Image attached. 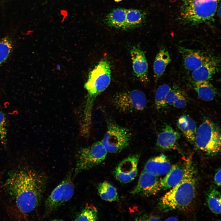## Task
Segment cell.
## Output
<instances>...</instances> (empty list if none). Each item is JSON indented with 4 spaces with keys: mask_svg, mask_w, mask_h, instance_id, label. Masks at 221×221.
Instances as JSON below:
<instances>
[{
    "mask_svg": "<svg viewBox=\"0 0 221 221\" xmlns=\"http://www.w3.org/2000/svg\"><path fill=\"white\" fill-rule=\"evenodd\" d=\"M13 48L12 41L10 37H6L0 40V67L9 58Z\"/></svg>",
    "mask_w": 221,
    "mask_h": 221,
    "instance_id": "obj_27",
    "label": "cell"
},
{
    "mask_svg": "<svg viewBox=\"0 0 221 221\" xmlns=\"http://www.w3.org/2000/svg\"><path fill=\"white\" fill-rule=\"evenodd\" d=\"M98 219V212L96 208L91 205L87 206L75 219L76 221H96Z\"/></svg>",
    "mask_w": 221,
    "mask_h": 221,
    "instance_id": "obj_28",
    "label": "cell"
},
{
    "mask_svg": "<svg viewBox=\"0 0 221 221\" xmlns=\"http://www.w3.org/2000/svg\"><path fill=\"white\" fill-rule=\"evenodd\" d=\"M46 183L44 176L32 169L24 168L11 173L6 184L17 210L25 215L38 206Z\"/></svg>",
    "mask_w": 221,
    "mask_h": 221,
    "instance_id": "obj_1",
    "label": "cell"
},
{
    "mask_svg": "<svg viewBox=\"0 0 221 221\" xmlns=\"http://www.w3.org/2000/svg\"><path fill=\"white\" fill-rule=\"evenodd\" d=\"M138 155L130 156L122 160L114 171L116 178L120 182L126 183L131 181L138 173Z\"/></svg>",
    "mask_w": 221,
    "mask_h": 221,
    "instance_id": "obj_11",
    "label": "cell"
},
{
    "mask_svg": "<svg viewBox=\"0 0 221 221\" xmlns=\"http://www.w3.org/2000/svg\"><path fill=\"white\" fill-rule=\"evenodd\" d=\"M97 189L100 197L104 200L111 202L116 201L118 199L116 188L108 182L100 183L98 184Z\"/></svg>",
    "mask_w": 221,
    "mask_h": 221,
    "instance_id": "obj_23",
    "label": "cell"
},
{
    "mask_svg": "<svg viewBox=\"0 0 221 221\" xmlns=\"http://www.w3.org/2000/svg\"><path fill=\"white\" fill-rule=\"evenodd\" d=\"M180 134L171 126L166 124L159 133L157 145L163 150H169L175 147Z\"/></svg>",
    "mask_w": 221,
    "mask_h": 221,
    "instance_id": "obj_14",
    "label": "cell"
},
{
    "mask_svg": "<svg viewBox=\"0 0 221 221\" xmlns=\"http://www.w3.org/2000/svg\"><path fill=\"white\" fill-rule=\"evenodd\" d=\"M107 153L101 141L81 149L77 155L75 176L100 164L105 159Z\"/></svg>",
    "mask_w": 221,
    "mask_h": 221,
    "instance_id": "obj_6",
    "label": "cell"
},
{
    "mask_svg": "<svg viewBox=\"0 0 221 221\" xmlns=\"http://www.w3.org/2000/svg\"><path fill=\"white\" fill-rule=\"evenodd\" d=\"M157 176L144 170L141 174L137 185L130 193L145 196L156 194L161 189L160 181Z\"/></svg>",
    "mask_w": 221,
    "mask_h": 221,
    "instance_id": "obj_10",
    "label": "cell"
},
{
    "mask_svg": "<svg viewBox=\"0 0 221 221\" xmlns=\"http://www.w3.org/2000/svg\"></svg>",
    "mask_w": 221,
    "mask_h": 221,
    "instance_id": "obj_36",
    "label": "cell"
},
{
    "mask_svg": "<svg viewBox=\"0 0 221 221\" xmlns=\"http://www.w3.org/2000/svg\"><path fill=\"white\" fill-rule=\"evenodd\" d=\"M7 135L6 118L4 114L0 111V143L3 145H6Z\"/></svg>",
    "mask_w": 221,
    "mask_h": 221,
    "instance_id": "obj_29",
    "label": "cell"
},
{
    "mask_svg": "<svg viewBox=\"0 0 221 221\" xmlns=\"http://www.w3.org/2000/svg\"><path fill=\"white\" fill-rule=\"evenodd\" d=\"M130 54L135 76L142 83H146L148 81V66L144 52L140 48L134 46L130 50Z\"/></svg>",
    "mask_w": 221,
    "mask_h": 221,
    "instance_id": "obj_12",
    "label": "cell"
},
{
    "mask_svg": "<svg viewBox=\"0 0 221 221\" xmlns=\"http://www.w3.org/2000/svg\"></svg>",
    "mask_w": 221,
    "mask_h": 221,
    "instance_id": "obj_35",
    "label": "cell"
},
{
    "mask_svg": "<svg viewBox=\"0 0 221 221\" xmlns=\"http://www.w3.org/2000/svg\"><path fill=\"white\" fill-rule=\"evenodd\" d=\"M171 89L170 86L167 84L161 85L158 88L155 96V104L157 109H161L166 105V98Z\"/></svg>",
    "mask_w": 221,
    "mask_h": 221,
    "instance_id": "obj_26",
    "label": "cell"
},
{
    "mask_svg": "<svg viewBox=\"0 0 221 221\" xmlns=\"http://www.w3.org/2000/svg\"><path fill=\"white\" fill-rule=\"evenodd\" d=\"M131 134L127 128L114 123L108 125L107 130L101 141L107 152H119L129 145Z\"/></svg>",
    "mask_w": 221,
    "mask_h": 221,
    "instance_id": "obj_7",
    "label": "cell"
},
{
    "mask_svg": "<svg viewBox=\"0 0 221 221\" xmlns=\"http://www.w3.org/2000/svg\"><path fill=\"white\" fill-rule=\"evenodd\" d=\"M218 13H219V15L220 16V14H221V9H220V6L219 7V10H218Z\"/></svg>",
    "mask_w": 221,
    "mask_h": 221,
    "instance_id": "obj_33",
    "label": "cell"
},
{
    "mask_svg": "<svg viewBox=\"0 0 221 221\" xmlns=\"http://www.w3.org/2000/svg\"><path fill=\"white\" fill-rule=\"evenodd\" d=\"M111 70L109 61L101 60L89 74L84 85L87 93L81 118V124L83 126L91 125V112L93 103L97 96L109 85Z\"/></svg>",
    "mask_w": 221,
    "mask_h": 221,
    "instance_id": "obj_3",
    "label": "cell"
},
{
    "mask_svg": "<svg viewBox=\"0 0 221 221\" xmlns=\"http://www.w3.org/2000/svg\"><path fill=\"white\" fill-rule=\"evenodd\" d=\"M74 191L73 184L69 176L67 177L52 191L45 203V214L49 215L69 200Z\"/></svg>",
    "mask_w": 221,
    "mask_h": 221,
    "instance_id": "obj_9",
    "label": "cell"
},
{
    "mask_svg": "<svg viewBox=\"0 0 221 221\" xmlns=\"http://www.w3.org/2000/svg\"><path fill=\"white\" fill-rule=\"evenodd\" d=\"M166 104L173 106L178 108L184 107L187 101L185 97L179 90L176 89H171L165 99Z\"/></svg>",
    "mask_w": 221,
    "mask_h": 221,
    "instance_id": "obj_24",
    "label": "cell"
},
{
    "mask_svg": "<svg viewBox=\"0 0 221 221\" xmlns=\"http://www.w3.org/2000/svg\"><path fill=\"white\" fill-rule=\"evenodd\" d=\"M219 62L216 59L209 57L200 66L192 72L194 81H209L218 71Z\"/></svg>",
    "mask_w": 221,
    "mask_h": 221,
    "instance_id": "obj_15",
    "label": "cell"
},
{
    "mask_svg": "<svg viewBox=\"0 0 221 221\" xmlns=\"http://www.w3.org/2000/svg\"><path fill=\"white\" fill-rule=\"evenodd\" d=\"M122 0H114L115 2H119Z\"/></svg>",
    "mask_w": 221,
    "mask_h": 221,
    "instance_id": "obj_34",
    "label": "cell"
},
{
    "mask_svg": "<svg viewBox=\"0 0 221 221\" xmlns=\"http://www.w3.org/2000/svg\"><path fill=\"white\" fill-rule=\"evenodd\" d=\"M219 0H184L180 11L182 20L187 23L197 25L213 19Z\"/></svg>",
    "mask_w": 221,
    "mask_h": 221,
    "instance_id": "obj_4",
    "label": "cell"
},
{
    "mask_svg": "<svg viewBox=\"0 0 221 221\" xmlns=\"http://www.w3.org/2000/svg\"><path fill=\"white\" fill-rule=\"evenodd\" d=\"M177 124L187 139L192 144L195 143L197 128L194 120L187 115H183L178 119Z\"/></svg>",
    "mask_w": 221,
    "mask_h": 221,
    "instance_id": "obj_21",
    "label": "cell"
},
{
    "mask_svg": "<svg viewBox=\"0 0 221 221\" xmlns=\"http://www.w3.org/2000/svg\"><path fill=\"white\" fill-rule=\"evenodd\" d=\"M138 220L148 221H159L161 220L158 217L153 215H144L140 217Z\"/></svg>",
    "mask_w": 221,
    "mask_h": 221,
    "instance_id": "obj_30",
    "label": "cell"
},
{
    "mask_svg": "<svg viewBox=\"0 0 221 221\" xmlns=\"http://www.w3.org/2000/svg\"><path fill=\"white\" fill-rule=\"evenodd\" d=\"M194 88L199 98L206 101H211L216 97L217 91L209 81H194Z\"/></svg>",
    "mask_w": 221,
    "mask_h": 221,
    "instance_id": "obj_22",
    "label": "cell"
},
{
    "mask_svg": "<svg viewBox=\"0 0 221 221\" xmlns=\"http://www.w3.org/2000/svg\"><path fill=\"white\" fill-rule=\"evenodd\" d=\"M171 61L168 51L165 47L161 48L155 58L153 65L154 73L157 80L163 75Z\"/></svg>",
    "mask_w": 221,
    "mask_h": 221,
    "instance_id": "obj_20",
    "label": "cell"
},
{
    "mask_svg": "<svg viewBox=\"0 0 221 221\" xmlns=\"http://www.w3.org/2000/svg\"><path fill=\"white\" fill-rule=\"evenodd\" d=\"M113 105L122 112H133L144 110L147 104L144 93L138 90L120 92L115 95L112 99Z\"/></svg>",
    "mask_w": 221,
    "mask_h": 221,
    "instance_id": "obj_8",
    "label": "cell"
},
{
    "mask_svg": "<svg viewBox=\"0 0 221 221\" xmlns=\"http://www.w3.org/2000/svg\"><path fill=\"white\" fill-rule=\"evenodd\" d=\"M219 126L206 119L197 129L195 144L200 150L210 155H215L221 149V133Z\"/></svg>",
    "mask_w": 221,
    "mask_h": 221,
    "instance_id": "obj_5",
    "label": "cell"
},
{
    "mask_svg": "<svg viewBox=\"0 0 221 221\" xmlns=\"http://www.w3.org/2000/svg\"><path fill=\"white\" fill-rule=\"evenodd\" d=\"M172 166L166 157L161 154L149 160L145 164L144 170L157 176L167 174Z\"/></svg>",
    "mask_w": 221,
    "mask_h": 221,
    "instance_id": "obj_16",
    "label": "cell"
},
{
    "mask_svg": "<svg viewBox=\"0 0 221 221\" xmlns=\"http://www.w3.org/2000/svg\"><path fill=\"white\" fill-rule=\"evenodd\" d=\"M127 10L123 8H117L113 10L104 17V23L109 27L124 30Z\"/></svg>",
    "mask_w": 221,
    "mask_h": 221,
    "instance_id": "obj_18",
    "label": "cell"
},
{
    "mask_svg": "<svg viewBox=\"0 0 221 221\" xmlns=\"http://www.w3.org/2000/svg\"><path fill=\"white\" fill-rule=\"evenodd\" d=\"M179 50L183 58L185 67L192 72L200 66L209 57L199 50L182 47H180Z\"/></svg>",
    "mask_w": 221,
    "mask_h": 221,
    "instance_id": "obj_13",
    "label": "cell"
},
{
    "mask_svg": "<svg viewBox=\"0 0 221 221\" xmlns=\"http://www.w3.org/2000/svg\"><path fill=\"white\" fill-rule=\"evenodd\" d=\"M196 180L191 161L186 163L184 175L182 180L160 199V208L164 211L184 210L190 206L195 197Z\"/></svg>",
    "mask_w": 221,
    "mask_h": 221,
    "instance_id": "obj_2",
    "label": "cell"
},
{
    "mask_svg": "<svg viewBox=\"0 0 221 221\" xmlns=\"http://www.w3.org/2000/svg\"><path fill=\"white\" fill-rule=\"evenodd\" d=\"M221 169H219L216 173L214 176V181L216 184L218 186L221 185Z\"/></svg>",
    "mask_w": 221,
    "mask_h": 221,
    "instance_id": "obj_31",
    "label": "cell"
},
{
    "mask_svg": "<svg viewBox=\"0 0 221 221\" xmlns=\"http://www.w3.org/2000/svg\"><path fill=\"white\" fill-rule=\"evenodd\" d=\"M178 220V219L176 218L173 217H169L165 220L167 221H176Z\"/></svg>",
    "mask_w": 221,
    "mask_h": 221,
    "instance_id": "obj_32",
    "label": "cell"
},
{
    "mask_svg": "<svg viewBox=\"0 0 221 221\" xmlns=\"http://www.w3.org/2000/svg\"><path fill=\"white\" fill-rule=\"evenodd\" d=\"M208 206L211 210L216 214L221 212V195L216 189L212 188L208 192L207 197Z\"/></svg>",
    "mask_w": 221,
    "mask_h": 221,
    "instance_id": "obj_25",
    "label": "cell"
},
{
    "mask_svg": "<svg viewBox=\"0 0 221 221\" xmlns=\"http://www.w3.org/2000/svg\"><path fill=\"white\" fill-rule=\"evenodd\" d=\"M185 166L186 163L172 166L165 177L160 181L161 188L164 190L170 188L179 183L184 177Z\"/></svg>",
    "mask_w": 221,
    "mask_h": 221,
    "instance_id": "obj_17",
    "label": "cell"
},
{
    "mask_svg": "<svg viewBox=\"0 0 221 221\" xmlns=\"http://www.w3.org/2000/svg\"><path fill=\"white\" fill-rule=\"evenodd\" d=\"M147 13L145 10L137 9H127L124 30H128L140 27L146 20Z\"/></svg>",
    "mask_w": 221,
    "mask_h": 221,
    "instance_id": "obj_19",
    "label": "cell"
}]
</instances>
